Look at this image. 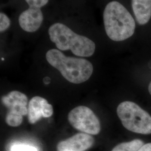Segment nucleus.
I'll use <instances>...</instances> for the list:
<instances>
[{"label":"nucleus","mask_w":151,"mask_h":151,"mask_svg":"<svg viewBox=\"0 0 151 151\" xmlns=\"http://www.w3.org/2000/svg\"><path fill=\"white\" fill-rule=\"evenodd\" d=\"M46 60L67 81L73 83L79 84L86 81L93 72V65L90 61L67 57L58 49L48 50L46 53Z\"/></svg>","instance_id":"obj_2"},{"label":"nucleus","mask_w":151,"mask_h":151,"mask_svg":"<svg viewBox=\"0 0 151 151\" xmlns=\"http://www.w3.org/2000/svg\"><path fill=\"white\" fill-rule=\"evenodd\" d=\"M11 22L10 19L4 13L0 14V32H4L10 27Z\"/></svg>","instance_id":"obj_13"},{"label":"nucleus","mask_w":151,"mask_h":151,"mask_svg":"<svg viewBox=\"0 0 151 151\" xmlns=\"http://www.w3.org/2000/svg\"><path fill=\"white\" fill-rule=\"evenodd\" d=\"M94 143V138L86 133H78L70 138L60 142L57 151H85Z\"/></svg>","instance_id":"obj_8"},{"label":"nucleus","mask_w":151,"mask_h":151,"mask_svg":"<svg viewBox=\"0 0 151 151\" xmlns=\"http://www.w3.org/2000/svg\"><path fill=\"white\" fill-rule=\"evenodd\" d=\"M71 125L76 129L91 135H97L101 130L100 121L90 108L80 106L72 109L68 116Z\"/></svg>","instance_id":"obj_5"},{"label":"nucleus","mask_w":151,"mask_h":151,"mask_svg":"<svg viewBox=\"0 0 151 151\" xmlns=\"http://www.w3.org/2000/svg\"><path fill=\"white\" fill-rule=\"evenodd\" d=\"M138 151H151V143L145 144Z\"/></svg>","instance_id":"obj_15"},{"label":"nucleus","mask_w":151,"mask_h":151,"mask_svg":"<svg viewBox=\"0 0 151 151\" xmlns=\"http://www.w3.org/2000/svg\"><path fill=\"white\" fill-rule=\"evenodd\" d=\"M50 40L60 50H70L77 56L88 57L92 55L96 49L90 39L77 34L64 24L57 22L48 29Z\"/></svg>","instance_id":"obj_3"},{"label":"nucleus","mask_w":151,"mask_h":151,"mask_svg":"<svg viewBox=\"0 0 151 151\" xmlns=\"http://www.w3.org/2000/svg\"><path fill=\"white\" fill-rule=\"evenodd\" d=\"M3 104L9 109L7 114L23 116L27 115V97L24 93L12 91L2 98Z\"/></svg>","instance_id":"obj_7"},{"label":"nucleus","mask_w":151,"mask_h":151,"mask_svg":"<svg viewBox=\"0 0 151 151\" xmlns=\"http://www.w3.org/2000/svg\"><path fill=\"white\" fill-rule=\"evenodd\" d=\"M144 145L142 140L134 139L120 143L115 146L111 151H138Z\"/></svg>","instance_id":"obj_11"},{"label":"nucleus","mask_w":151,"mask_h":151,"mask_svg":"<svg viewBox=\"0 0 151 151\" xmlns=\"http://www.w3.org/2000/svg\"><path fill=\"white\" fill-rule=\"evenodd\" d=\"M104 23L108 37L113 41L121 42L134 33V19L124 6L119 2H109L104 11Z\"/></svg>","instance_id":"obj_1"},{"label":"nucleus","mask_w":151,"mask_h":151,"mask_svg":"<svg viewBox=\"0 0 151 151\" xmlns=\"http://www.w3.org/2000/svg\"><path fill=\"white\" fill-rule=\"evenodd\" d=\"M10 151H39L38 149L33 146L19 143L14 144L11 147Z\"/></svg>","instance_id":"obj_12"},{"label":"nucleus","mask_w":151,"mask_h":151,"mask_svg":"<svg viewBox=\"0 0 151 151\" xmlns=\"http://www.w3.org/2000/svg\"><path fill=\"white\" fill-rule=\"evenodd\" d=\"M28 120L30 124H35L41 118H49L53 113L52 105L43 97L35 96L30 100L28 106Z\"/></svg>","instance_id":"obj_6"},{"label":"nucleus","mask_w":151,"mask_h":151,"mask_svg":"<svg viewBox=\"0 0 151 151\" xmlns=\"http://www.w3.org/2000/svg\"><path fill=\"white\" fill-rule=\"evenodd\" d=\"M116 112L127 129L138 134H151V116L137 104L132 101L120 103Z\"/></svg>","instance_id":"obj_4"},{"label":"nucleus","mask_w":151,"mask_h":151,"mask_svg":"<svg viewBox=\"0 0 151 151\" xmlns=\"http://www.w3.org/2000/svg\"><path fill=\"white\" fill-rule=\"evenodd\" d=\"M2 60H4V58H2Z\"/></svg>","instance_id":"obj_17"},{"label":"nucleus","mask_w":151,"mask_h":151,"mask_svg":"<svg viewBox=\"0 0 151 151\" xmlns=\"http://www.w3.org/2000/svg\"><path fill=\"white\" fill-rule=\"evenodd\" d=\"M132 6L137 22L147 24L151 17V0H132Z\"/></svg>","instance_id":"obj_10"},{"label":"nucleus","mask_w":151,"mask_h":151,"mask_svg":"<svg viewBox=\"0 0 151 151\" xmlns=\"http://www.w3.org/2000/svg\"><path fill=\"white\" fill-rule=\"evenodd\" d=\"M43 22V15L40 9L29 7L19 17V23L22 29L28 32L37 31Z\"/></svg>","instance_id":"obj_9"},{"label":"nucleus","mask_w":151,"mask_h":151,"mask_svg":"<svg viewBox=\"0 0 151 151\" xmlns=\"http://www.w3.org/2000/svg\"><path fill=\"white\" fill-rule=\"evenodd\" d=\"M30 7L40 9L48 2L49 0H25Z\"/></svg>","instance_id":"obj_14"},{"label":"nucleus","mask_w":151,"mask_h":151,"mask_svg":"<svg viewBox=\"0 0 151 151\" xmlns=\"http://www.w3.org/2000/svg\"><path fill=\"white\" fill-rule=\"evenodd\" d=\"M148 91H149V93H150V95H151V82H150V85H149V86H148Z\"/></svg>","instance_id":"obj_16"}]
</instances>
